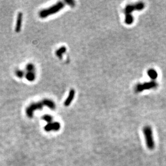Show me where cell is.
Segmentation results:
<instances>
[{
  "label": "cell",
  "mask_w": 166,
  "mask_h": 166,
  "mask_svg": "<svg viewBox=\"0 0 166 166\" xmlns=\"http://www.w3.org/2000/svg\"><path fill=\"white\" fill-rule=\"evenodd\" d=\"M143 133L146 140V144L147 148L150 150H153L155 148V142L151 127L150 126L144 127L143 129Z\"/></svg>",
  "instance_id": "cell-1"
},
{
  "label": "cell",
  "mask_w": 166,
  "mask_h": 166,
  "mask_svg": "<svg viewBox=\"0 0 166 166\" xmlns=\"http://www.w3.org/2000/svg\"><path fill=\"white\" fill-rule=\"evenodd\" d=\"M64 7V4L61 2H59L55 5H53L51 7L47 9L43 10L40 11V16L42 18H45L49 15L55 14L61 10Z\"/></svg>",
  "instance_id": "cell-2"
},
{
  "label": "cell",
  "mask_w": 166,
  "mask_h": 166,
  "mask_svg": "<svg viewBox=\"0 0 166 166\" xmlns=\"http://www.w3.org/2000/svg\"><path fill=\"white\" fill-rule=\"evenodd\" d=\"M158 84L154 81L147 82L143 84H138L136 86V90L137 92H143L144 90L150 89L157 87Z\"/></svg>",
  "instance_id": "cell-3"
},
{
  "label": "cell",
  "mask_w": 166,
  "mask_h": 166,
  "mask_svg": "<svg viewBox=\"0 0 166 166\" xmlns=\"http://www.w3.org/2000/svg\"><path fill=\"white\" fill-rule=\"evenodd\" d=\"M43 105H44L43 103H39L31 105L27 110V114L28 117L31 118L33 116V111L37 109H42Z\"/></svg>",
  "instance_id": "cell-4"
},
{
  "label": "cell",
  "mask_w": 166,
  "mask_h": 166,
  "mask_svg": "<svg viewBox=\"0 0 166 166\" xmlns=\"http://www.w3.org/2000/svg\"><path fill=\"white\" fill-rule=\"evenodd\" d=\"M60 128V124L58 122L55 123H51L47 124L45 127V130L46 131L49 132L51 131H58Z\"/></svg>",
  "instance_id": "cell-5"
},
{
  "label": "cell",
  "mask_w": 166,
  "mask_h": 166,
  "mask_svg": "<svg viewBox=\"0 0 166 166\" xmlns=\"http://www.w3.org/2000/svg\"><path fill=\"white\" fill-rule=\"evenodd\" d=\"M23 14L22 13H19L17 16L16 25L15 27V31L16 32H20L21 30L22 24Z\"/></svg>",
  "instance_id": "cell-6"
},
{
  "label": "cell",
  "mask_w": 166,
  "mask_h": 166,
  "mask_svg": "<svg viewBox=\"0 0 166 166\" xmlns=\"http://www.w3.org/2000/svg\"><path fill=\"white\" fill-rule=\"evenodd\" d=\"M75 96V91L74 89L70 90V93H69V95L67 98L66 100L64 102V105L66 107H68L69 106L71 102H72V101L74 99Z\"/></svg>",
  "instance_id": "cell-7"
},
{
  "label": "cell",
  "mask_w": 166,
  "mask_h": 166,
  "mask_svg": "<svg viewBox=\"0 0 166 166\" xmlns=\"http://www.w3.org/2000/svg\"><path fill=\"white\" fill-rule=\"evenodd\" d=\"M147 74H148L149 77L153 80L156 79L157 77L158 76V73L156 72L155 70H153V69L149 70V71L147 72Z\"/></svg>",
  "instance_id": "cell-8"
},
{
  "label": "cell",
  "mask_w": 166,
  "mask_h": 166,
  "mask_svg": "<svg viewBox=\"0 0 166 166\" xmlns=\"http://www.w3.org/2000/svg\"><path fill=\"white\" fill-rule=\"evenodd\" d=\"M136 10L135 9V7L133 5H127V7L125 9V15H128V14H131V13Z\"/></svg>",
  "instance_id": "cell-9"
},
{
  "label": "cell",
  "mask_w": 166,
  "mask_h": 166,
  "mask_svg": "<svg viewBox=\"0 0 166 166\" xmlns=\"http://www.w3.org/2000/svg\"><path fill=\"white\" fill-rule=\"evenodd\" d=\"M133 22V17L131 14H128L125 16V22L127 24H131Z\"/></svg>",
  "instance_id": "cell-10"
},
{
  "label": "cell",
  "mask_w": 166,
  "mask_h": 166,
  "mask_svg": "<svg viewBox=\"0 0 166 166\" xmlns=\"http://www.w3.org/2000/svg\"><path fill=\"white\" fill-rule=\"evenodd\" d=\"M66 49L65 47H62L57 51V55L60 58H61L62 54L66 52Z\"/></svg>",
  "instance_id": "cell-11"
},
{
  "label": "cell",
  "mask_w": 166,
  "mask_h": 166,
  "mask_svg": "<svg viewBox=\"0 0 166 166\" xmlns=\"http://www.w3.org/2000/svg\"><path fill=\"white\" fill-rule=\"evenodd\" d=\"M144 4L143 3L139 2L136 3V5H134L136 10H141L144 9Z\"/></svg>",
  "instance_id": "cell-12"
},
{
  "label": "cell",
  "mask_w": 166,
  "mask_h": 166,
  "mask_svg": "<svg viewBox=\"0 0 166 166\" xmlns=\"http://www.w3.org/2000/svg\"><path fill=\"white\" fill-rule=\"evenodd\" d=\"M43 104H45L46 105H47L48 107H49L51 109H54L55 108V104H53V102L50 101H45Z\"/></svg>",
  "instance_id": "cell-13"
},
{
  "label": "cell",
  "mask_w": 166,
  "mask_h": 166,
  "mask_svg": "<svg viewBox=\"0 0 166 166\" xmlns=\"http://www.w3.org/2000/svg\"><path fill=\"white\" fill-rule=\"evenodd\" d=\"M42 119L45 120V121H47L48 123H51L52 121V117L50 115H45L42 117Z\"/></svg>",
  "instance_id": "cell-14"
},
{
  "label": "cell",
  "mask_w": 166,
  "mask_h": 166,
  "mask_svg": "<svg viewBox=\"0 0 166 166\" xmlns=\"http://www.w3.org/2000/svg\"><path fill=\"white\" fill-rule=\"evenodd\" d=\"M27 80L32 81L35 79V75L33 74V73H32L31 72H29L27 75Z\"/></svg>",
  "instance_id": "cell-15"
},
{
  "label": "cell",
  "mask_w": 166,
  "mask_h": 166,
  "mask_svg": "<svg viewBox=\"0 0 166 166\" xmlns=\"http://www.w3.org/2000/svg\"><path fill=\"white\" fill-rule=\"evenodd\" d=\"M33 69V66L32 64H29L27 66V70L29 71H31Z\"/></svg>",
  "instance_id": "cell-16"
},
{
  "label": "cell",
  "mask_w": 166,
  "mask_h": 166,
  "mask_svg": "<svg viewBox=\"0 0 166 166\" xmlns=\"http://www.w3.org/2000/svg\"><path fill=\"white\" fill-rule=\"evenodd\" d=\"M18 73V74H17L18 76H19L20 77H22L23 75V72H22V71H19V72L18 73Z\"/></svg>",
  "instance_id": "cell-17"
},
{
  "label": "cell",
  "mask_w": 166,
  "mask_h": 166,
  "mask_svg": "<svg viewBox=\"0 0 166 166\" xmlns=\"http://www.w3.org/2000/svg\"><path fill=\"white\" fill-rule=\"evenodd\" d=\"M67 3H70V5H71V6H74V2L73 1H66Z\"/></svg>",
  "instance_id": "cell-18"
}]
</instances>
